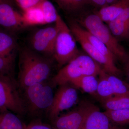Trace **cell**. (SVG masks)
Listing matches in <instances>:
<instances>
[{
    "label": "cell",
    "mask_w": 129,
    "mask_h": 129,
    "mask_svg": "<svg viewBox=\"0 0 129 129\" xmlns=\"http://www.w3.org/2000/svg\"><path fill=\"white\" fill-rule=\"evenodd\" d=\"M112 34L118 41L129 40V3L117 18L108 23Z\"/></svg>",
    "instance_id": "obj_13"
},
{
    "label": "cell",
    "mask_w": 129,
    "mask_h": 129,
    "mask_svg": "<svg viewBox=\"0 0 129 129\" xmlns=\"http://www.w3.org/2000/svg\"><path fill=\"white\" fill-rule=\"evenodd\" d=\"M13 32L0 29V56L15 58L18 48L16 37Z\"/></svg>",
    "instance_id": "obj_14"
},
{
    "label": "cell",
    "mask_w": 129,
    "mask_h": 129,
    "mask_svg": "<svg viewBox=\"0 0 129 129\" xmlns=\"http://www.w3.org/2000/svg\"><path fill=\"white\" fill-rule=\"evenodd\" d=\"M122 0H107V3L108 5L114 4L116 3L119 2Z\"/></svg>",
    "instance_id": "obj_31"
},
{
    "label": "cell",
    "mask_w": 129,
    "mask_h": 129,
    "mask_svg": "<svg viewBox=\"0 0 129 129\" xmlns=\"http://www.w3.org/2000/svg\"><path fill=\"white\" fill-rule=\"evenodd\" d=\"M83 129H125L114 123L104 112L96 107L90 113Z\"/></svg>",
    "instance_id": "obj_12"
},
{
    "label": "cell",
    "mask_w": 129,
    "mask_h": 129,
    "mask_svg": "<svg viewBox=\"0 0 129 129\" xmlns=\"http://www.w3.org/2000/svg\"><path fill=\"white\" fill-rule=\"evenodd\" d=\"M124 63V69L125 75L129 81V55L123 62Z\"/></svg>",
    "instance_id": "obj_30"
},
{
    "label": "cell",
    "mask_w": 129,
    "mask_h": 129,
    "mask_svg": "<svg viewBox=\"0 0 129 129\" xmlns=\"http://www.w3.org/2000/svg\"><path fill=\"white\" fill-rule=\"evenodd\" d=\"M58 29L54 26H47L33 32L29 39L31 49L48 57H53Z\"/></svg>",
    "instance_id": "obj_9"
},
{
    "label": "cell",
    "mask_w": 129,
    "mask_h": 129,
    "mask_svg": "<svg viewBox=\"0 0 129 129\" xmlns=\"http://www.w3.org/2000/svg\"><path fill=\"white\" fill-rule=\"evenodd\" d=\"M80 25L81 31L90 42V43L109 61L113 63H115V60L116 58L108 48L107 47L96 37L85 29L81 25Z\"/></svg>",
    "instance_id": "obj_20"
},
{
    "label": "cell",
    "mask_w": 129,
    "mask_h": 129,
    "mask_svg": "<svg viewBox=\"0 0 129 129\" xmlns=\"http://www.w3.org/2000/svg\"><path fill=\"white\" fill-rule=\"evenodd\" d=\"M18 66V83L24 89L34 84L45 81L50 75L52 62L51 57L25 47L20 51Z\"/></svg>",
    "instance_id": "obj_1"
},
{
    "label": "cell",
    "mask_w": 129,
    "mask_h": 129,
    "mask_svg": "<svg viewBox=\"0 0 129 129\" xmlns=\"http://www.w3.org/2000/svg\"><path fill=\"white\" fill-rule=\"evenodd\" d=\"M89 4L101 8L108 6L107 0H89Z\"/></svg>",
    "instance_id": "obj_29"
},
{
    "label": "cell",
    "mask_w": 129,
    "mask_h": 129,
    "mask_svg": "<svg viewBox=\"0 0 129 129\" xmlns=\"http://www.w3.org/2000/svg\"><path fill=\"white\" fill-rule=\"evenodd\" d=\"M96 107L90 102L83 101L74 109L52 120L53 127L55 129H83L88 115Z\"/></svg>",
    "instance_id": "obj_8"
},
{
    "label": "cell",
    "mask_w": 129,
    "mask_h": 129,
    "mask_svg": "<svg viewBox=\"0 0 129 129\" xmlns=\"http://www.w3.org/2000/svg\"><path fill=\"white\" fill-rule=\"evenodd\" d=\"M106 75L109 81L113 92L114 96L129 95V84L118 76L106 72Z\"/></svg>",
    "instance_id": "obj_23"
},
{
    "label": "cell",
    "mask_w": 129,
    "mask_h": 129,
    "mask_svg": "<svg viewBox=\"0 0 129 129\" xmlns=\"http://www.w3.org/2000/svg\"><path fill=\"white\" fill-rule=\"evenodd\" d=\"M25 105L11 76L0 75V112L23 115Z\"/></svg>",
    "instance_id": "obj_5"
},
{
    "label": "cell",
    "mask_w": 129,
    "mask_h": 129,
    "mask_svg": "<svg viewBox=\"0 0 129 129\" xmlns=\"http://www.w3.org/2000/svg\"><path fill=\"white\" fill-rule=\"evenodd\" d=\"M129 3V0H122L104 7L95 12L102 21L108 24L117 18Z\"/></svg>",
    "instance_id": "obj_15"
},
{
    "label": "cell",
    "mask_w": 129,
    "mask_h": 129,
    "mask_svg": "<svg viewBox=\"0 0 129 129\" xmlns=\"http://www.w3.org/2000/svg\"><path fill=\"white\" fill-rule=\"evenodd\" d=\"M26 129H55L53 127L43 123L40 121L32 122L27 125Z\"/></svg>",
    "instance_id": "obj_28"
},
{
    "label": "cell",
    "mask_w": 129,
    "mask_h": 129,
    "mask_svg": "<svg viewBox=\"0 0 129 129\" xmlns=\"http://www.w3.org/2000/svg\"><path fill=\"white\" fill-rule=\"evenodd\" d=\"M102 68L88 55L79 54L65 64L51 79L54 86L70 84L72 80L85 75L98 76Z\"/></svg>",
    "instance_id": "obj_2"
},
{
    "label": "cell",
    "mask_w": 129,
    "mask_h": 129,
    "mask_svg": "<svg viewBox=\"0 0 129 129\" xmlns=\"http://www.w3.org/2000/svg\"><path fill=\"white\" fill-rule=\"evenodd\" d=\"M39 6L43 12L46 24L55 23L60 15L53 4L49 0H44Z\"/></svg>",
    "instance_id": "obj_24"
},
{
    "label": "cell",
    "mask_w": 129,
    "mask_h": 129,
    "mask_svg": "<svg viewBox=\"0 0 129 129\" xmlns=\"http://www.w3.org/2000/svg\"><path fill=\"white\" fill-rule=\"evenodd\" d=\"M104 112L114 123L122 126L129 125V109L106 110Z\"/></svg>",
    "instance_id": "obj_25"
},
{
    "label": "cell",
    "mask_w": 129,
    "mask_h": 129,
    "mask_svg": "<svg viewBox=\"0 0 129 129\" xmlns=\"http://www.w3.org/2000/svg\"><path fill=\"white\" fill-rule=\"evenodd\" d=\"M0 26L13 33L26 27L22 14L6 3H0Z\"/></svg>",
    "instance_id": "obj_11"
},
{
    "label": "cell",
    "mask_w": 129,
    "mask_h": 129,
    "mask_svg": "<svg viewBox=\"0 0 129 129\" xmlns=\"http://www.w3.org/2000/svg\"><path fill=\"white\" fill-rule=\"evenodd\" d=\"M23 11L38 6L44 0H15Z\"/></svg>",
    "instance_id": "obj_27"
},
{
    "label": "cell",
    "mask_w": 129,
    "mask_h": 129,
    "mask_svg": "<svg viewBox=\"0 0 129 129\" xmlns=\"http://www.w3.org/2000/svg\"><path fill=\"white\" fill-rule=\"evenodd\" d=\"M70 83L95 98L98 83L97 76L92 75L82 76L72 80Z\"/></svg>",
    "instance_id": "obj_16"
},
{
    "label": "cell",
    "mask_w": 129,
    "mask_h": 129,
    "mask_svg": "<svg viewBox=\"0 0 129 129\" xmlns=\"http://www.w3.org/2000/svg\"><path fill=\"white\" fill-rule=\"evenodd\" d=\"M95 98L101 102L114 96L112 88L106 75V72L102 69L99 73Z\"/></svg>",
    "instance_id": "obj_18"
},
{
    "label": "cell",
    "mask_w": 129,
    "mask_h": 129,
    "mask_svg": "<svg viewBox=\"0 0 129 129\" xmlns=\"http://www.w3.org/2000/svg\"><path fill=\"white\" fill-rule=\"evenodd\" d=\"M22 14L26 27L46 24L43 12L39 5L23 11Z\"/></svg>",
    "instance_id": "obj_19"
},
{
    "label": "cell",
    "mask_w": 129,
    "mask_h": 129,
    "mask_svg": "<svg viewBox=\"0 0 129 129\" xmlns=\"http://www.w3.org/2000/svg\"><path fill=\"white\" fill-rule=\"evenodd\" d=\"M76 21L85 29L103 42L116 58L122 62L124 61L128 53L112 34L108 26L95 12L88 14Z\"/></svg>",
    "instance_id": "obj_3"
},
{
    "label": "cell",
    "mask_w": 129,
    "mask_h": 129,
    "mask_svg": "<svg viewBox=\"0 0 129 129\" xmlns=\"http://www.w3.org/2000/svg\"><path fill=\"white\" fill-rule=\"evenodd\" d=\"M26 126L14 113L0 112V129H26Z\"/></svg>",
    "instance_id": "obj_17"
},
{
    "label": "cell",
    "mask_w": 129,
    "mask_h": 129,
    "mask_svg": "<svg viewBox=\"0 0 129 129\" xmlns=\"http://www.w3.org/2000/svg\"><path fill=\"white\" fill-rule=\"evenodd\" d=\"M9 3L12 5L13 3V0H0V3Z\"/></svg>",
    "instance_id": "obj_32"
},
{
    "label": "cell",
    "mask_w": 129,
    "mask_h": 129,
    "mask_svg": "<svg viewBox=\"0 0 129 129\" xmlns=\"http://www.w3.org/2000/svg\"><path fill=\"white\" fill-rule=\"evenodd\" d=\"M55 24L58 31L53 57L59 65L63 66L76 57L80 53L74 36L60 15Z\"/></svg>",
    "instance_id": "obj_4"
},
{
    "label": "cell",
    "mask_w": 129,
    "mask_h": 129,
    "mask_svg": "<svg viewBox=\"0 0 129 129\" xmlns=\"http://www.w3.org/2000/svg\"><path fill=\"white\" fill-rule=\"evenodd\" d=\"M14 58H6L0 56V75L11 76L14 66Z\"/></svg>",
    "instance_id": "obj_26"
},
{
    "label": "cell",
    "mask_w": 129,
    "mask_h": 129,
    "mask_svg": "<svg viewBox=\"0 0 129 129\" xmlns=\"http://www.w3.org/2000/svg\"><path fill=\"white\" fill-rule=\"evenodd\" d=\"M69 27L76 41L79 43L84 51L88 56L94 60L108 73L119 77L121 71L115 63L111 62L90 43L83 35L80 29V25L76 20L70 19Z\"/></svg>",
    "instance_id": "obj_7"
},
{
    "label": "cell",
    "mask_w": 129,
    "mask_h": 129,
    "mask_svg": "<svg viewBox=\"0 0 129 129\" xmlns=\"http://www.w3.org/2000/svg\"><path fill=\"white\" fill-rule=\"evenodd\" d=\"M51 84H49L45 81L24 89L28 108L31 113H37L46 110L47 112L50 108L54 96Z\"/></svg>",
    "instance_id": "obj_6"
},
{
    "label": "cell",
    "mask_w": 129,
    "mask_h": 129,
    "mask_svg": "<svg viewBox=\"0 0 129 129\" xmlns=\"http://www.w3.org/2000/svg\"><path fill=\"white\" fill-rule=\"evenodd\" d=\"M101 103L106 110L129 109V95L113 96Z\"/></svg>",
    "instance_id": "obj_22"
},
{
    "label": "cell",
    "mask_w": 129,
    "mask_h": 129,
    "mask_svg": "<svg viewBox=\"0 0 129 129\" xmlns=\"http://www.w3.org/2000/svg\"><path fill=\"white\" fill-rule=\"evenodd\" d=\"M60 9L68 14H74L80 11L86 5L89 0H54Z\"/></svg>",
    "instance_id": "obj_21"
},
{
    "label": "cell",
    "mask_w": 129,
    "mask_h": 129,
    "mask_svg": "<svg viewBox=\"0 0 129 129\" xmlns=\"http://www.w3.org/2000/svg\"><path fill=\"white\" fill-rule=\"evenodd\" d=\"M59 86L54 94L52 105L47 112L48 117L52 120L59 116L62 112L71 108L78 98L76 89L69 84Z\"/></svg>",
    "instance_id": "obj_10"
}]
</instances>
